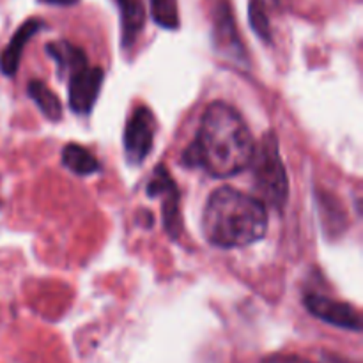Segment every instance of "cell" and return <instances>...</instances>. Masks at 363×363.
<instances>
[{
	"label": "cell",
	"instance_id": "cell-1",
	"mask_svg": "<svg viewBox=\"0 0 363 363\" xmlns=\"http://www.w3.org/2000/svg\"><path fill=\"white\" fill-rule=\"evenodd\" d=\"M255 142L234 106L215 101L206 108L197 137L184 149L183 163L213 177H233L250 167Z\"/></svg>",
	"mask_w": 363,
	"mask_h": 363
},
{
	"label": "cell",
	"instance_id": "cell-2",
	"mask_svg": "<svg viewBox=\"0 0 363 363\" xmlns=\"http://www.w3.org/2000/svg\"><path fill=\"white\" fill-rule=\"evenodd\" d=\"M268 211L259 199L230 186L215 190L202 215L206 240L218 248H243L261 240Z\"/></svg>",
	"mask_w": 363,
	"mask_h": 363
},
{
	"label": "cell",
	"instance_id": "cell-3",
	"mask_svg": "<svg viewBox=\"0 0 363 363\" xmlns=\"http://www.w3.org/2000/svg\"><path fill=\"white\" fill-rule=\"evenodd\" d=\"M250 165L254 169V183L259 201L275 209H282L289 197V181L280 158L279 140L272 131L266 133L259 144H255Z\"/></svg>",
	"mask_w": 363,
	"mask_h": 363
},
{
	"label": "cell",
	"instance_id": "cell-4",
	"mask_svg": "<svg viewBox=\"0 0 363 363\" xmlns=\"http://www.w3.org/2000/svg\"><path fill=\"white\" fill-rule=\"evenodd\" d=\"M156 119L147 106L140 105L133 110L124 130V155L128 163L140 165L155 145Z\"/></svg>",
	"mask_w": 363,
	"mask_h": 363
},
{
	"label": "cell",
	"instance_id": "cell-5",
	"mask_svg": "<svg viewBox=\"0 0 363 363\" xmlns=\"http://www.w3.org/2000/svg\"><path fill=\"white\" fill-rule=\"evenodd\" d=\"M213 41L220 55L229 57L234 62L247 60V52L238 32L229 0H218L213 11Z\"/></svg>",
	"mask_w": 363,
	"mask_h": 363
},
{
	"label": "cell",
	"instance_id": "cell-6",
	"mask_svg": "<svg viewBox=\"0 0 363 363\" xmlns=\"http://www.w3.org/2000/svg\"><path fill=\"white\" fill-rule=\"evenodd\" d=\"M149 197H163V225L170 238H177L181 233L179 216V191L169 174L167 167L158 165L147 184Z\"/></svg>",
	"mask_w": 363,
	"mask_h": 363
},
{
	"label": "cell",
	"instance_id": "cell-7",
	"mask_svg": "<svg viewBox=\"0 0 363 363\" xmlns=\"http://www.w3.org/2000/svg\"><path fill=\"white\" fill-rule=\"evenodd\" d=\"M305 307L312 315L330 325L351 330V332L362 330V315L353 305L342 303V301L332 300L321 294H308L305 296Z\"/></svg>",
	"mask_w": 363,
	"mask_h": 363
},
{
	"label": "cell",
	"instance_id": "cell-8",
	"mask_svg": "<svg viewBox=\"0 0 363 363\" xmlns=\"http://www.w3.org/2000/svg\"><path fill=\"white\" fill-rule=\"evenodd\" d=\"M69 78V106L77 113H89L98 99L105 80L101 67H84Z\"/></svg>",
	"mask_w": 363,
	"mask_h": 363
},
{
	"label": "cell",
	"instance_id": "cell-9",
	"mask_svg": "<svg viewBox=\"0 0 363 363\" xmlns=\"http://www.w3.org/2000/svg\"><path fill=\"white\" fill-rule=\"evenodd\" d=\"M45 27V21L39 20V18H30L25 23L20 25L14 35L11 38L9 45L4 48V52L0 53V71L7 77H13L18 71L20 66L21 55H23V48L27 46V43L30 41L32 35L38 34L41 28Z\"/></svg>",
	"mask_w": 363,
	"mask_h": 363
},
{
	"label": "cell",
	"instance_id": "cell-10",
	"mask_svg": "<svg viewBox=\"0 0 363 363\" xmlns=\"http://www.w3.org/2000/svg\"><path fill=\"white\" fill-rule=\"evenodd\" d=\"M121 14V46L130 50L140 38L145 25V7L142 0H113Z\"/></svg>",
	"mask_w": 363,
	"mask_h": 363
},
{
	"label": "cell",
	"instance_id": "cell-11",
	"mask_svg": "<svg viewBox=\"0 0 363 363\" xmlns=\"http://www.w3.org/2000/svg\"><path fill=\"white\" fill-rule=\"evenodd\" d=\"M46 53L57 62L60 77H64V74L71 77L73 73L89 66L84 50L69 41L50 43V45H46Z\"/></svg>",
	"mask_w": 363,
	"mask_h": 363
},
{
	"label": "cell",
	"instance_id": "cell-12",
	"mask_svg": "<svg viewBox=\"0 0 363 363\" xmlns=\"http://www.w3.org/2000/svg\"><path fill=\"white\" fill-rule=\"evenodd\" d=\"M62 163L77 176H91L101 169L98 160L78 144H67L62 149Z\"/></svg>",
	"mask_w": 363,
	"mask_h": 363
},
{
	"label": "cell",
	"instance_id": "cell-13",
	"mask_svg": "<svg viewBox=\"0 0 363 363\" xmlns=\"http://www.w3.org/2000/svg\"><path fill=\"white\" fill-rule=\"evenodd\" d=\"M27 91L32 101L38 105V108L41 110L46 119L59 121L62 117V103L57 98L55 92L46 87L41 80H32Z\"/></svg>",
	"mask_w": 363,
	"mask_h": 363
},
{
	"label": "cell",
	"instance_id": "cell-14",
	"mask_svg": "<svg viewBox=\"0 0 363 363\" xmlns=\"http://www.w3.org/2000/svg\"><path fill=\"white\" fill-rule=\"evenodd\" d=\"M151 4V16L162 28L179 27V7L177 0H149Z\"/></svg>",
	"mask_w": 363,
	"mask_h": 363
},
{
	"label": "cell",
	"instance_id": "cell-15",
	"mask_svg": "<svg viewBox=\"0 0 363 363\" xmlns=\"http://www.w3.org/2000/svg\"><path fill=\"white\" fill-rule=\"evenodd\" d=\"M248 20L259 39L264 43H272V25H269L268 13H266L264 0H248Z\"/></svg>",
	"mask_w": 363,
	"mask_h": 363
},
{
	"label": "cell",
	"instance_id": "cell-16",
	"mask_svg": "<svg viewBox=\"0 0 363 363\" xmlns=\"http://www.w3.org/2000/svg\"><path fill=\"white\" fill-rule=\"evenodd\" d=\"M261 363H314L298 354H272V357L264 358Z\"/></svg>",
	"mask_w": 363,
	"mask_h": 363
},
{
	"label": "cell",
	"instance_id": "cell-17",
	"mask_svg": "<svg viewBox=\"0 0 363 363\" xmlns=\"http://www.w3.org/2000/svg\"><path fill=\"white\" fill-rule=\"evenodd\" d=\"M43 4H48V6H59V7H69L78 4L80 0H39Z\"/></svg>",
	"mask_w": 363,
	"mask_h": 363
}]
</instances>
